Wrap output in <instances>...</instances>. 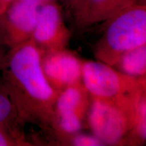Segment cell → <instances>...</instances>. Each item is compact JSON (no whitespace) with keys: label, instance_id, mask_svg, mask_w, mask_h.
I'll return each mask as SVG.
<instances>
[{"label":"cell","instance_id":"14","mask_svg":"<svg viewBox=\"0 0 146 146\" xmlns=\"http://www.w3.org/2000/svg\"><path fill=\"white\" fill-rule=\"evenodd\" d=\"M102 141L96 136L87 135H78L73 139L72 144L76 146H99L102 145Z\"/></svg>","mask_w":146,"mask_h":146},{"label":"cell","instance_id":"16","mask_svg":"<svg viewBox=\"0 0 146 146\" xmlns=\"http://www.w3.org/2000/svg\"><path fill=\"white\" fill-rule=\"evenodd\" d=\"M24 1H26L27 2L33 3V4L35 5L38 7H41V5L46 4V3L54 2V1H55V0H24Z\"/></svg>","mask_w":146,"mask_h":146},{"label":"cell","instance_id":"9","mask_svg":"<svg viewBox=\"0 0 146 146\" xmlns=\"http://www.w3.org/2000/svg\"><path fill=\"white\" fill-rule=\"evenodd\" d=\"M72 15L77 25L89 26L109 20L133 3V0H72Z\"/></svg>","mask_w":146,"mask_h":146},{"label":"cell","instance_id":"8","mask_svg":"<svg viewBox=\"0 0 146 146\" xmlns=\"http://www.w3.org/2000/svg\"><path fill=\"white\" fill-rule=\"evenodd\" d=\"M39 8L24 0L11 3L4 16L11 49L31 39Z\"/></svg>","mask_w":146,"mask_h":146},{"label":"cell","instance_id":"13","mask_svg":"<svg viewBox=\"0 0 146 146\" xmlns=\"http://www.w3.org/2000/svg\"><path fill=\"white\" fill-rule=\"evenodd\" d=\"M25 142L0 125V146L22 145Z\"/></svg>","mask_w":146,"mask_h":146},{"label":"cell","instance_id":"15","mask_svg":"<svg viewBox=\"0 0 146 146\" xmlns=\"http://www.w3.org/2000/svg\"><path fill=\"white\" fill-rule=\"evenodd\" d=\"M14 0H0V14H3L8 9L9 5Z\"/></svg>","mask_w":146,"mask_h":146},{"label":"cell","instance_id":"12","mask_svg":"<svg viewBox=\"0 0 146 146\" xmlns=\"http://www.w3.org/2000/svg\"><path fill=\"white\" fill-rule=\"evenodd\" d=\"M10 50L5 18L3 14H0V69L2 67L5 58Z\"/></svg>","mask_w":146,"mask_h":146},{"label":"cell","instance_id":"3","mask_svg":"<svg viewBox=\"0 0 146 146\" xmlns=\"http://www.w3.org/2000/svg\"><path fill=\"white\" fill-rule=\"evenodd\" d=\"M83 87L92 98L110 100L131 107L143 93V83L116 72L104 62L82 64Z\"/></svg>","mask_w":146,"mask_h":146},{"label":"cell","instance_id":"2","mask_svg":"<svg viewBox=\"0 0 146 146\" xmlns=\"http://www.w3.org/2000/svg\"><path fill=\"white\" fill-rule=\"evenodd\" d=\"M97 56L108 65L118 63L125 52L146 43L145 5L133 2L109 19Z\"/></svg>","mask_w":146,"mask_h":146},{"label":"cell","instance_id":"11","mask_svg":"<svg viewBox=\"0 0 146 146\" xmlns=\"http://www.w3.org/2000/svg\"><path fill=\"white\" fill-rule=\"evenodd\" d=\"M123 74L132 77H140L145 74L146 46L143 45L125 52L118 60Z\"/></svg>","mask_w":146,"mask_h":146},{"label":"cell","instance_id":"17","mask_svg":"<svg viewBox=\"0 0 146 146\" xmlns=\"http://www.w3.org/2000/svg\"><path fill=\"white\" fill-rule=\"evenodd\" d=\"M70 1H72V0H70Z\"/></svg>","mask_w":146,"mask_h":146},{"label":"cell","instance_id":"6","mask_svg":"<svg viewBox=\"0 0 146 146\" xmlns=\"http://www.w3.org/2000/svg\"><path fill=\"white\" fill-rule=\"evenodd\" d=\"M68 36L59 6L55 2L41 5L31 39L36 46L58 50Z\"/></svg>","mask_w":146,"mask_h":146},{"label":"cell","instance_id":"1","mask_svg":"<svg viewBox=\"0 0 146 146\" xmlns=\"http://www.w3.org/2000/svg\"><path fill=\"white\" fill-rule=\"evenodd\" d=\"M39 47L31 39L12 47L1 67L3 83L23 120L46 114L59 92L47 81Z\"/></svg>","mask_w":146,"mask_h":146},{"label":"cell","instance_id":"7","mask_svg":"<svg viewBox=\"0 0 146 146\" xmlns=\"http://www.w3.org/2000/svg\"><path fill=\"white\" fill-rule=\"evenodd\" d=\"M60 126L64 132L75 133L81 130L83 118L87 108V93L80 83L62 90L56 101Z\"/></svg>","mask_w":146,"mask_h":146},{"label":"cell","instance_id":"5","mask_svg":"<svg viewBox=\"0 0 146 146\" xmlns=\"http://www.w3.org/2000/svg\"><path fill=\"white\" fill-rule=\"evenodd\" d=\"M47 81L58 92L79 83L82 76V63L68 52L51 50L41 60Z\"/></svg>","mask_w":146,"mask_h":146},{"label":"cell","instance_id":"4","mask_svg":"<svg viewBox=\"0 0 146 146\" xmlns=\"http://www.w3.org/2000/svg\"><path fill=\"white\" fill-rule=\"evenodd\" d=\"M89 123L102 143L116 144L133 129V108L110 100L92 98Z\"/></svg>","mask_w":146,"mask_h":146},{"label":"cell","instance_id":"10","mask_svg":"<svg viewBox=\"0 0 146 146\" xmlns=\"http://www.w3.org/2000/svg\"><path fill=\"white\" fill-rule=\"evenodd\" d=\"M24 121L15 104L0 78V125L23 140L21 126Z\"/></svg>","mask_w":146,"mask_h":146}]
</instances>
